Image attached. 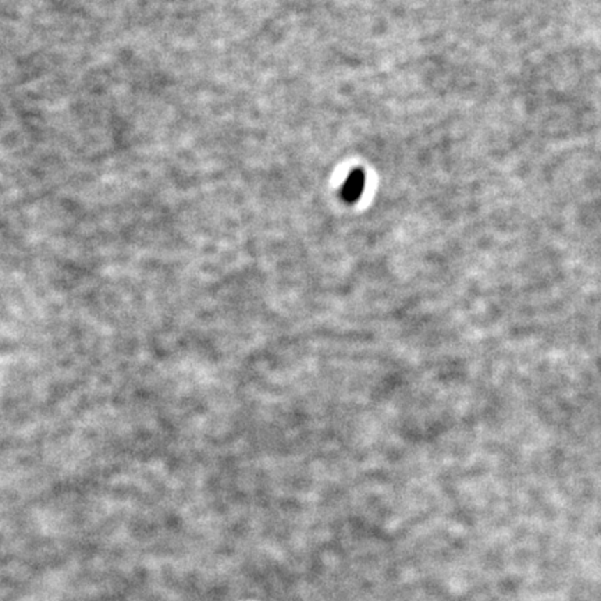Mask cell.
<instances>
[{"label": "cell", "mask_w": 601, "mask_h": 601, "mask_svg": "<svg viewBox=\"0 0 601 601\" xmlns=\"http://www.w3.org/2000/svg\"><path fill=\"white\" fill-rule=\"evenodd\" d=\"M363 187H365V176L362 174V172L359 170L352 172L342 187V198L349 204L356 202L363 192Z\"/></svg>", "instance_id": "obj_1"}]
</instances>
